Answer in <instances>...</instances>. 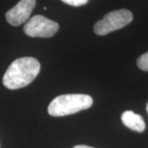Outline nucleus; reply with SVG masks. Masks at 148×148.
I'll use <instances>...</instances> for the list:
<instances>
[{
    "label": "nucleus",
    "mask_w": 148,
    "mask_h": 148,
    "mask_svg": "<svg viewBox=\"0 0 148 148\" xmlns=\"http://www.w3.org/2000/svg\"><path fill=\"white\" fill-rule=\"evenodd\" d=\"M93 99L85 94H66L55 97L49 105L48 112L51 116L62 117L89 109Z\"/></svg>",
    "instance_id": "f03ea898"
},
{
    "label": "nucleus",
    "mask_w": 148,
    "mask_h": 148,
    "mask_svg": "<svg viewBox=\"0 0 148 148\" xmlns=\"http://www.w3.org/2000/svg\"><path fill=\"white\" fill-rule=\"evenodd\" d=\"M132 18V13L127 9L112 11L95 23L94 32L98 36H106L127 26Z\"/></svg>",
    "instance_id": "7ed1b4c3"
},
{
    "label": "nucleus",
    "mask_w": 148,
    "mask_h": 148,
    "mask_svg": "<svg viewBox=\"0 0 148 148\" xmlns=\"http://www.w3.org/2000/svg\"><path fill=\"white\" fill-rule=\"evenodd\" d=\"M59 25L42 15H36L24 26L25 34L30 37L49 38L58 32Z\"/></svg>",
    "instance_id": "20e7f679"
},
{
    "label": "nucleus",
    "mask_w": 148,
    "mask_h": 148,
    "mask_svg": "<svg viewBox=\"0 0 148 148\" xmlns=\"http://www.w3.org/2000/svg\"><path fill=\"white\" fill-rule=\"evenodd\" d=\"M62 1L73 7H81L86 4L89 0H62Z\"/></svg>",
    "instance_id": "6e6552de"
},
{
    "label": "nucleus",
    "mask_w": 148,
    "mask_h": 148,
    "mask_svg": "<svg viewBox=\"0 0 148 148\" xmlns=\"http://www.w3.org/2000/svg\"><path fill=\"white\" fill-rule=\"evenodd\" d=\"M121 120L126 127L135 132H143L146 128V123L143 117L133 111H124L122 114Z\"/></svg>",
    "instance_id": "423d86ee"
},
{
    "label": "nucleus",
    "mask_w": 148,
    "mask_h": 148,
    "mask_svg": "<svg viewBox=\"0 0 148 148\" xmlns=\"http://www.w3.org/2000/svg\"><path fill=\"white\" fill-rule=\"evenodd\" d=\"M147 114H148V102H147Z\"/></svg>",
    "instance_id": "9d476101"
},
{
    "label": "nucleus",
    "mask_w": 148,
    "mask_h": 148,
    "mask_svg": "<svg viewBox=\"0 0 148 148\" xmlns=\"http://www.w3.org/2000/svg\"><path fill=\"white\" fill-rule=\"evenodd\" d=\"M40 71V62L32 57L15 59L8 68L3 83L8 89L16 90L32 83Z\"/></svg>",
    "instance_id": "f257e3e1"
},
{
    "label": "nucleus",
    "mask_w": 148,
    "mask_h": 148,
    "mask_svg": "<svg viewBox=\"0 0 148 148\" xmlns=\"http://www.w3.org/2000/svg\"><path fill=\"white\" fill-rule=\"evenodd\" d=\"M36 7V0H20L6 13L7 21L13 27H18L29 19Z\"/></svg>",
    "instance_id": "39448f33"
},
{
    "label": "nucleus",
    "mask_w": 148,
    "mask_h": 148,
    "mask_svg": "<svg viewBox=\"0 0 148 148\" xmlns=\"http://www.w3.org/2000/svg\"><path fill=\"white\" fill-rule=\"evenodd\" d=\"M138 67L141 70L148 72V52L143 53L137 60Z\"/></svg>",
    "instance_id": "0eeeda50"
},
{
    "label": "nucleus",
    "mask_w": 148,
    "mask_h": 148,
    "mask_svg": "<svg viewBox=\"0 0 148 148\" xmlns=\"http://www.w3.org/2000/svg\"><path fill=\"white\" fill-rule=\"evenodd\" d=\"M73 148H94L92 147H89V146H86V145H77L75 146Z\"/></svg>",
    "instance_id": "1a4fd4ad"
}]
</instances>
